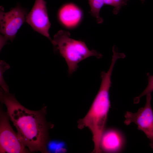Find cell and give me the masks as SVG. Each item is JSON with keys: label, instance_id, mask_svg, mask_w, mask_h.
I'll list each match as a JSON object with an SVG mask.
<instances>
[{"label": "cell", "instance_id": "277c9868", "mask_svg": "<svg viewBox=\"0 0 153 153\" xmlns=\"http://www.w3.org/2000/svg\"><path fill=\"white\" fill-rule=\"evenodd\" d=\"M27 14V10L19 5L6 12L1 7L0 50L7 41H13L18 30L26 21Z\"/></svg>", "mask_w": 153, "mask_h": 153}, {"label": "cell", "instance_id": "5bb4252c", "mask_svg": "<svg viewBox=\"0 0 153 153\" xmlns=\"http://www.w3.org/2000/svg\"><path fill=\"white\" fill-rule=\"evenodd\" d=\"M114 51H116V50H114ZM113 51H112V52H113ZM122 57H123V56H122Z\"/></svg>", "mask_w": 153, "mask_h": 153}, {"label": "cell", "instance_id": "6da1fadb", "mask_svg": "<svg viewBox=\"0 0 153 153\" xmlns=\"http://www.w3.org/2000/svg\"><path fill=\"white\" fill-rule=\"evenodd\" d=\"M0 100L7 109V112L16 128L20 141L31 152L48 153V131L53 125L47 122L46 107L40 110H29L23 106L9 92L1 89Z\"/></svg>", "mask_w": 153, "mask_h": 153}, {"label": "cell", "instance_id": "8992f818", "mask_svg": "<svg viewBox=\"0 0 153 153\" xmlns=\"http://www.w3.org/2000/svg\"><path fill=\"white\" fill-rule=\"evenodd\" d=\"M7 112L1 109L0 113V152L27 153L25 146L20 140L9 123Z\"/></svg>", "mask_w": 153, "mask_h": 153}, {"label": "cell", "instance_id": "8fae6325", "mask_svg": "<svg viewBox=\"0 0 153 153\" xmlns=\"http://www.w3.org/2000/svg\"><path fill=\"white\" fill-rule=\"evenodd\" d=\"M0 67V85L1 89L5 92H9L8 86L4 79L3 75L5 71L10 68V66L4 61L1 60Z\"/></svg>", "mask_w": 153, "mask_h": 153}, {"label": "cell", "instance_id": "52a82bcc", "mask_svg": "<svg viewBox=\"0 0 153 153\" xmlns=\"http://www.w3.org/2000/svg\"><path fill=\"white\" fill-rule=\"evenodd\" d=\"M44 0H35L30 12L27 14L26 22L35 31L52 41L49 33L51 26Z\"/></svg>", "mask_w": 153, "mask_h": 153}, {"label": "cell", "instance_id": "3957f363", "mask_svg": "<svg viewBox=\"0 0 153 153\" xmlns=\"http://www.w3.org/2000/svg\"><path fill=\"white\" fill-rule=\"evenodd\" d=\"M70 36L68 31L60 30L54 36L51 42L54 51L65 60L68 73L71 75L77 70L78 63L81 61L92 56L100 58L102 55L95 50H90L84 42L73 39Z\"/></svg>", "mask_w": 153, "mask_h": 153}, {"label": "cell", "instance_id": "5b68a950", "mask_svg": "<svg viewBox=\"0 0 153 153\" xmlns=\"http://www.w3.org/2000/svg\"><path fill=\"white\" fill-rule=\"evenodd\" d=\"M146 102L143 107L139 108L136 112L127 111L124 123L126 125L134 123L137 128L143 131L150 141L149 145L153 150V111L151 101V94L146 95Z\"/></svg>", "mask_w": 153, "mask_h": 153}, {"label": "cell", "instance_id": "ba28073f", "mask_svg": "<svg viewBox=\"0 0 153 153\" xmlns=\"http://www.w3.org/2000/svg\"><path fill=\"white\" fill-rule=\"evenodd\" d=\"M125 141L124 136L117 129L111 128L105 129L100 140V147L101 152H120L124 147Z\"/></svg>", "mask_w": 153, "mask_h": 153}, {"label": "cell", "instance_id": "9a60e30c", "mask_svg": "<svg viewBox=\"0 0 153 153\" xmlns=\"http://www.w3.org/2000/svg\"><path fill=\"white\" fill-rule=\"evenodd\" d=\"M128 1V0H127Z\"/></svg>", "mask_w": 153, "mask_h": 153}, {"label": "cell", "instance_id": "30bf717a", "mask_svg": "<svg viewBox=\"0 0 153 153\" xmlns=\"http://www.w3.org/2000/svg\"><path fill=\"white\" fill-rule=\"evenodd\" d=\"M147 75L148 81V85L142 93L138 96L134 98L133 100L134 103H138L140 98L148 94H151L153 91V75H151L148 73L147 74Z\"/></svg>", "mask_w": 153, "mask_h": 153}, {"label": "cell", "instance_id": "7c38bea8", "mask_svg": "<svg viewBox=\"0 0 153 153\" xmlns=\"http://www.w3.org/2000/svg\"><path fill=\"white\" fill-rule=\"evenodd\" d=\"M112 0V6L114 7L113 12L115 14H116L118 13L122 7L126 5L128 1L127 0Z\"/></svg>", "mask_w": 153, "mask_h": 153}, {"label": "cell", "instance_id": "9c48e42d", "mask_svg": "<svg viewBox=\"0 0 153 153\" xmlns=\"http://www.w3.org/2000/svg\"><path fill=\"white\" fill-rule=\"evenodd\" d=\"M92 15L95 18L97 23L101 24L103 21V19L100 16L99 12L104 5L103 0H88Z\"/></svg>", "mask_w": 153, "mask_h": 153}, {"label": "cell", "instance_id": "7a4b0ae2", "mask_svg": "<svg viewBox=\"0 0 153 153\" xmlns=\"http://www.w3.org/2000/svg\"><path fill=\"white\" fill-rule=\"evenodd\" d=\"M115 64L114 62L111 61L108 70L101 72V82L99 89L87 113L78 122L79 129L87 128L91 132L94 145V153L101 152L100 147V140L105 130L110 107L109 90L112 84L111 76Z\"/></svg>", "mask_w": 153, "mask_h": 153}, {"label": "cell", "instance_id": "4fadbf2b", "mask_svg": "<svg viewBox=\"0 0 153 153\" xmlns=\"http://www.w3.org/2000/svg\"><path fill=\"white\" fill-rule=\"evenodd\" d=\"M145 0H141V1H142V2L143 3L144 1H145Z\"/></svg>", "mask_w": 153, "mask_h": 153}]
</instances>
